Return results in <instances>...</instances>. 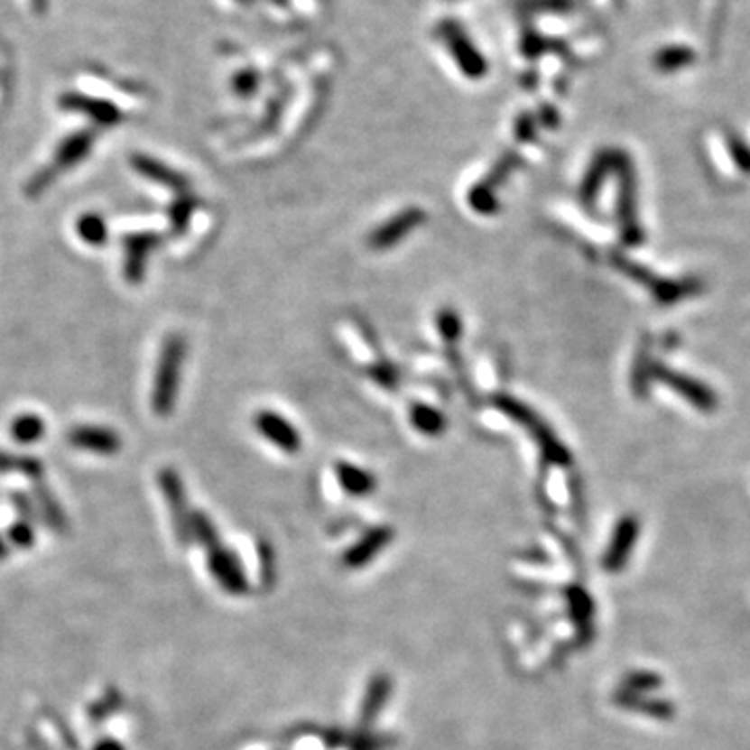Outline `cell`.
Listing matches in <instances>:
<instances>
[{
    "label": "cell",
    "instance_id": "cell-1",
    "mask_svg": "<svg viewBox=\"0 0 750 750\" xmlns=\"http://www.w3.org/2000/svg\"><path fill=\"white\" fill-rule=\"evenodd\" d=\"M186 359V340L180 334H171L161 347L157 371H154V386L151 404L159 417H167L175 407V398L180 390L181 365Z\"/></svg>",
    "mask_w": 750,
    "mask_h": 750
},
{
    "label": "cell",
    "instance_id": "cell-2",
    "mask_svg": "<svg viewBox=\"0 0 750 750\" xmlns=\"http://www.w3.org/2000/svg\"><path fill=\"white\" fill-rule=\"evenodd\" d=\"M496 407L500 411H505L513 421L523 425V428L530 431V436L538 442L540 450H542V457L546 463L557 465V468H569L571 465L569 449H565L563 442H560L555 436V431H552L549 425L542 421V417H540L538 413H533L528 404H523L522 401H515V398H511V396H496Z\"/></svg>",
    "mask_w": 750,
    "mask_h": 750
},
{
    "label": "cell",
    "instance_id": "cell-3",
    "mask_svg": "<svg viewBox=\"0 0 750 750\" xmlns=\"http://www.w3.org/2000/svg\"><path fill=\"white\" fill-rule=\"evenodd\" d=\"M619 178V194H617V223L621 242L625 246H638L644 240V232L638 221V188H636V171H634L632 161L625 153L615 151V167Z\"/></svg>",
    "mask_w": 750,
    "mask_h": 750
},
{
    "label": "cell",
    "instance_id": "cell-4",
    "mask_svg": "<svg viewBox=\"0 0 750 750\" xmlns=\"http://www.w3.org/2000/svg\"><path fill=\"white\" fill-rule=\"evenodd\" d=\"M615 265H617L619 272H624L627 278L636 280L646 290H651L653 296L657 299V302H661V305H673V302H678L680 299H686L688 294H694L696 290H699V283H696L694 280L673 282V280L657 278V275L651 273L642 265H638V263L627 261L625 256H617V259H615Z\"/></svg>",
    "mask_w": 750,
    "mask_h": 750
},
{
    "label": "cell",
    "instance_id": "cell-5",
    "mask_svg": "<svg viewBox=\"0 0 750 750\" xmlns=\"http://www.w3.org/2000/svg\"><path fill=\"white\" fill-rule=\"evenodd\" d=\"M653 377L663 384V386L671 388L675 394L684 396L686 401L696 409L713 411L715 407H718V396H715V392L708 386H705L702 382L694 380V377L690 375H684V374H680V371H673V369L665 367V365L654 361Z\"/></svg>",
    "mask_w": 750,
    "mask_h": 750
},
{
    "label": "cell",
    "instance_id": "cell-6",
    "mask_svg": "<svg viewBox=\"0 0 750 750\" xmlns=\"http://www.w3.org/2000/svg\"><path fill=\"white\" fill-rule=\"evenodd\" d=\"M159 488L163 492L167 500L169 511H171V523L175 530V536L181 544H190L192 530H190V511L186 505V488L181 484V477L178 471L171 468H165L159 471Z\"/></svg>",
    "mask_w": 750,
    "mask_h": 750
},
{
    "label": "cell",
    "instance_id": "cell-7",
    "mask_svg": "<svg viewBox=\"0 0 750 750\" xmlns=\"http://www.w3.org/2000/svg\"><path fill=\"white\" fill-rule=\"evenodd\" d=\"M161 245V234L154 229L144 232H127L124 236V278L132 286L144 280L148 256Z\"/></svg>",
    "mask_w": 750,
    "mask_h": 750
},
{
    "label": "cell",
    "instance_id": "cell-8",
    "mask_svg": "<svg viewBox=\"0 0 750 750\" xmlns=\"http://www.w3.org/2000/svg\"><path fill=\"white\" fill-rule=\"evenodd\" d=\"M640 536V519L636 515H624L615 525L613 536L603 557V567L609 573L624 571L627 560L632 557L634 546Z\"/></svg>",
    "mask_w": 750,
    "mask_h": 750
},
{
    "label": "cell",
    "instance_id": "cell-9",
    "mask_svg": "<svg viewBox=\"0 0 750 750\" xmlns=\"http://www.w3.org/2000/svg\"><path fill=\"white\" fill-rule=\"evenodd\" d=\"M59 106H60V109H65V111L82 113V115H86L88 119H92L94 124L103 125V127L117 125L121 121V117H124L119 106L113 105L111 100L88 97V94H82V92L60 94Z\"/></svg>",
    "mask_w": 750,
    "mask_h": 750
},
{
    "label": "cell",
    "instance_id": "cell-10",
    "mask_svg": "<svg viewBox=\"0 0 750 750\" xmlns=\"http://www.w3.org/2000/svg\"><path fill=\"white\" fill-rule=\"evenodd\" d=\"M425 213L417 207H409L404 211L396 213L394 218L384 221L382 226H377L369 236V246L375 250H386L396 246L398 242L407 238V236L413 232L415 227L423 226Z\"/></svg>",
    "mask_w": 750,
    "mask_h": 750
},
{
    "label": "cell",
    "instance_id": "cell-11",
    "mask_svg": "<svg viewBox=\"0 0 750 750\" xmlns=\"http://www.w3.org/2000/svg\"><path fill=\"white\" fill-rule=\"evenodd\" d=\"M208 552V569H211L213 578L223 590L229 594H245L248 592V579L246 573L242 569L240 559L234 555L232 551L219 544Z\"/></svg>",
    "mask_w": 750,
    "mask_h": 750
},
{
    "label": "cell",
    "instance_id": "cell-12",
    "mask_svg": "<svg viewBox=\"0 0 750 750\" xmlns=\"http://www.w3.org/2000/svg\"><path fill=\"white\" fill-rule=\"evenodd\" d=\"M67 440L79 450H88L103 457H113L121 450V436L115 430L105 428V425H76L67 434Z\"/></svg>",
    "mask_w": 750,
    "mask_h": 750
},
{
    "label": "cell",
    "instance_id": "cell-13",
    "mask_svg": "<svg viewBox=\"0 0 750 750\" xmlns=\"http://www.w3.org/2000/svg\"><path fill=\"white\" fill-rule=\"evenodd\" d=\"M255 428L259 430V434L263 438H267L269 442L278 446L286 455H294L302 446V440L294 425L290 423L286 417L275 413V411H259L255 417Z\"/></svg>",
    "mask_w": 750,
    "mask_h": 750
},
{
    "label": "cell",
    "instance_id": "cell-14",
    "mask_svg": "<svg viewBox=\"0 0 750 750\" xmlns=\"http://www.w3.org/2000/svg\"><path fill=\"white\" fill-rule=\"evenodd\" d=\"M130 163L134 167V171L140 173L142 178L154 181V184L167 188V190H171L175 194H184L188 192V188H190V181L184 173L175 171L173 167L165 165L163 161L151 157V154H142L136 153L130 157Z\"/></svg>",
    "mask_w": 750,
    "mask_h": 750
},
{
    "label": "cell",
    "instance_id": "cell-15",
    "mask_svg": "<svg viewBox=\"0 0 750 750\" xmlns=\"http://www.w3.org/2000/svg\"><path fill=\"white\" fill-rule=\"evenodd\" d=\"M94 142H97V132L94 130L73 132L71 136H67L57 146L55 159H52V163H49L46 167L51 169V173L55 175V178H59L60 173L69 171L71 167H76L79 161H84L88 154H90Z\"/></svg>",
    "mask_w": 750,
    "mask_h": 750
},
{
    "label": "cell",
    "instance_id": "cell-16",
    "mask_svg": "<svg viewBox=\"0 0 750 750\" xmlns=\"http://www.w3.org/2000/svg\"><path fill=\"white\" fill-rule=\"evenodd\" d=\"M392 538H394V530L388 528V525H380V528L369 530L359 542L350 546V549L344 552L342 565L347 567V569H361V567L369 565L371 560L386 549L392 542Z\"/></svg>",
    "mask_w": 750,
    "mask_h": 750
},
{
    "label": "cell",
    "instance_id": "cell-17",
    "mask_svg": "<svg viewBox=\"0 0 750 750\" xmlns=\"http://www.w3.org/2000/svg\"><path fill=\"white\" fill-rule=\"evenodd\" d=\"M565 600L567 611H569L571 624L576 625L579 640L590 642L594 636V603L592 597L588 594L582 586L571 584L565 588Z\"/></svg>",
    "mask_w": 750,
    "mask_h": 750
},
{
    "label": "cell",
    "instance_id": "cell-18",
    "mask_svg": "<svg viewBox=\"0 0 750 750\" xmlns=\"http://www.w3.org/2000/svg\"><path fill=\"white\" fill-rule=\"evenodd\" d=\"M615 167V151H603L597 153V157L592 159L590 167L586 169L582 186H579V200L588 208H594L597 205V199L600 190H603L606 178L613 171Z\"/></svg>",
    "mask_w": 750,
    "mask_h": 750
},
{
    "label": "cell",
    "instance_id": "cell-19",
    "mask_svg": "<svg viewBox=\"0 0 750 750\" xmlns=\"http://www.w3.org/2000/svg\"><path fill=\"white\" fill-rule=\"evenodd\" d=\"M613 700H615V705L625 708V711L651 715L653 719L669 721V719H673V715H675V707L669 700L653 699V696H648V694H636V692L624 690V688H619V690L613 694Z\"/></svg>",
    "mask_w": 750,
    "mask_h": 750
},
{
    "label": "cell",
    "instance_id": "cell-20",
    "mask_svg": "<svg viewBox=\"0 0 750 750\" xmlns=\"http://www.w3.org/2000/svg\"><path fill=\"white\" fill-rule=\"evenodd\" d=\"M392 694V678L386 673H377L369 680L361 702V726L369 727L377 719L382 708L388 705Z\"/></svg>",
    "mask_w": 750,
    "mask_h": 750
},
{
    "label": "cell",
    "instance_id": "cell-21",
    "mask_svg": "<svg viewBox=\"0 0 750 750\" xmlns=\"http://www.w3.org/2000/svg\"><path fill=\"white\" fill-rule=\"evenodd\" d=\"M336 476L338 482H340L342 490L348 492L353 496H367L375 490L377 479L371 471L361 469L359 465L340 461L336 465Z\"/></svg>",
    "mask_w": 750,
    "mask_h": 750
},
{
    "label": "cell",
    "instance_id": "cell-22",
    "mask_svg": "<svg viewBox=\"0 0 750 750\" xmlns=\"http://www.w3.org/2000/svg\"><path fill=\"white\" fill-rule=\"evenodd\" d=\"M9 434L17 444H36L46 434V423L36 413H22L11 421Z\"/></svg>",
    "mask_w": 750,
    "mask_h": 750
},
{
    "label": "cell",
    "instance_id": "cell-23",
    "mask_svg": "<svg viewBox=\"0 0 750 750\" xmlns=\"http://www.w3.org/2000/svg\"><path fill=\"white\" fill-rule=\"evenodd\" d=\"M76 234L88 246H105L109 240V226L100 213L88 211L76 221Z\"/></svg>",
    "mask_w": 750,
    "mask_h": 750
},
{
    "label": "cell",
    "instance_id": "cell-24",
    "mask_svg": "<svg viewBox=\"0 0 750 750\" xmlns=\"http://www.w3.org/2000/svg\"><path fill=\"white\" fill-rule=\"evenodd\" d=\"M411 423H413V428L417 431H421L423 436H440L446 430V417L440 411L421 403L411 407Z\"/></svg>",
    "mask_w": 750,
    "mask_h": 750
},
{
    "label": "cell",
    "instance_id": "cell-25",
    "mask_svg": "<svg viewBox=\"0 0 750 750\" xmlns=\"http://www.w3.org/2000/svg\"><path fill=\"white\" fill-rule=\"evenodd\" d=\"M194 208H196V199L190 192L178 194V199L171 202V207H169V223H171V232L175 236L181 234L188 227Z\"/></svg>",
    "mask_w": 750,
    "mask_h": 750
},
{
    "label": "cell",
    "instance_id": "cell-26",
    "mask_svg": "<svg viewBox=\"0 0 750 750\" xmlns=\"http://www.w3.org/2000/svg\"><path fill=\"white\" fill-rule=\"evenodd\" d=\"M190 530H192V538L199 540L207 551H211L215 549V546L221 544L218 530H215L211 517H208L207 513H202V511L190 513Z\"/></svg>",
    "mask_w": 750,
    "mask_h": 750
},
{
    "label": "cell",
    "instance_id": "cell-27",
    "mask_svg": "<svg viewBox=\"0 0 750 750\" xmlns=\"http://www.w3.org/2000/svg\"><path fill=\"white\" fill-rule=\"evenodd\" d=\"M661 684H663V678L654 671H644V669H636V671H630L621 681V688L624 690L636 692V694H648L659 690Z\"/></svg>",
    "mask_w": 750,
    "mask_h": 750
},
{
    "label": "cell",
    "instance_id": "cell-28",
    "mask_svg": "<svg viewBox=\"0 0 750 750\" xmlns=\"http://www.w3.org/2000/svg\"><path fill=\"white\" fill-rule=\"evenodd\" d=\"M694 60V52L688 46H671V49H663L654 57V65L661 71H678L681 67L690 65Z\"/></svg>",
    "mask_w": 750,
    "mask_h": 750
},
{
    "label": "cell",
    "instance_id": "cell-29",
    "mask_svg": "<svg viewBox=\"0 0 750 750\" xmlns=\"http://www.w3.org/2000/svg\"><path fill=\"white\" fill-rule=\"evenodd\" d=\"M0 471H17L30 477L42 476V463L33 457H17L9 455V452H0Z\"/></svg>",
    "mask_w": 750,
    "mask_h": 750
},
{
    "label": "cell",
    "instance_id": "cell-30",
    "mask_svg": "<svg viewBox=\"0 0 750 750\" xmlns=\"http://www.w3.org/2000/svg\"><path fill=\"white\" fill-rule=\"evenodd\" d=\"M469 205H471V208L476 213H482V215L495 213L496 208H498L495 188H492L488 184V181H479L477 186L471 188V192H469Z\"/></svg>",
    "mask_w": 750,
    "mask_h": 750
},
{
    "label": "cell",
    "instance_id": "cell-31",
    "mask_svg": "<svg viewBox=\"0 0 750 750\" xmlns=\"http://www.w3.org/2000/svg\"><path fill=\"white\" fill-rule=\"evenodd\" d=\"M653 365H654V361L651 356V350L640 348L638 359L634 361V371H632V382H634L632 386H634V390L638 392V394H644L648 382H651Z\"/></svg>",
    "mask_w": 750,
    "mask_h": 750
},
{
    "label": "cell",
    "instance_id": "cell-32",
    "mask_svg": "<svg viewBox=\"0 0 750 750\" xmlns=\"http://www.w3.org/2000/svg\"><path fill=\"white\" fill-rule=\"evenodd\" d=\"M438 329H440V334L446 342H457L458 338H461L463 332V323H461V317L455 309H442L440 313H438Z\"/></svg>",
    "mask_w": 750,
    "mask_h": 750
},
{
    "label": "cell",
    "instance_id": "cell-33",
    "mask_svg": "<svg viewBox=\"0 0 750 750\" xmlns=\"http://www.w3.org/2000/svg\"><path fill=\"white\" fill-rule=\"evenodd\" d=\"M726 144H727L729 154H732L734 163L738 165L740 171L750 175V146L738 136V134H732V132L726 136Z\"/></svg>",
    "mask_w": 750,
    "mask_h": 750
},
{
    "label": "cell",
    "instance_id": "cell-34",
    "mask_svg": "<svg viewBox=\"0 0 750 750\" xmlns=\"http://www.w3.org/2000/svg\"><path fill=\"white\" fill-rule=\"evenodd\" d=\"M36 492H38L40 505H42V509H44V513H46V517H49L51 522L55 523V525H63V515H60L59 506H57L55 498H52L51 492L46 490L42 484H38V486H36Z\"/></svg>",
    "mask_w": 750,
    "mask_h": 750
},
{
    "label": "cell",
    "instance_id": "cell-35",
    "mask_svg": "<svg viewBox=\"0 0 750 750\" xmlns=\"http://www.w3.org/2000/svg\"><path fill=\"white\" fill-rule=\"evenodd\" d=\"M371 375L375 377V382L380 384L384 388H394L396 382H398V374L396 369L392 367V365H377V367L371 369Z\"/></svg>",
    "mask_w": 750,
    "mask_h": 750
},
{
    "label": "cell",
    "instance_id": "cell-36",
    "mask_svg": "<svg viewBox=\"0 0 750 750\" xmlns=\"http://www.w3.org/2000/svg\"><path fill=\"white\" fill-rule=\"evenodd\" d=\"M97 750H124L121 748V745H117V742H103V745H100Z\"/></svg>",
    "mask_w": 750,
    "mask_h": 750
}]
</instances>
